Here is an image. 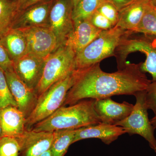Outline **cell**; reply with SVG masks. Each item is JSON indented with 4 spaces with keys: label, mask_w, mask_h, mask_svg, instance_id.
Instances as JSON below:
<instances>
[{
    "label": "cell",
    "mask_w": 156,
    "mask_h": 156,
    "mask_svg": "<svg viewBox=\"0 0 156 156\" xmlns=\"http://www.w3.org/2000/svg\"><path fill=\"white\" fill-rule=\"evenodd\" d=\"M141 63L126 64L114 73L104 72L100 63L77 69L78 76L62 106L86 99H99L116 95H133L147 89L151 81L140 69Z\"/></svg>",
    "instance_id": "cell-1"
},
{
    "label": "cell",
    "mask_w": 156,
    "mask_h": 156,
    "mask_svg": "<svg viewBox=\"0 0 156 156\" xmlns=\"http://www.w3.org/2000/svg\"><path fill=\"white\" fill-rule=\"evenodd\" d=\"M94 102L95 99H84L68 107L62 106L30 130L53 132L65 129L76 130L99 124L101 122L94 109Z\"/></svg>",
    "instance_id": "cell-2"
},
{
    "label": "cell",
    "mask_w": 156,
    "mask_h": 156,
    "mask_svg": "<svg viewBox=\"0 0 156 156\" xmlns=\"http://www.w3.org/2000/svg\"><path fill=\"white\" fill-rule=\"evenodd\" d=\"M135 52L145 54V61L141 63L140 69L143 72L150 74L151 81H156V37L136 34L128 31L115 50L114 56L116 58L118 69L125 67L128 55Z\"/></svg>",
    "instance_id": "cell-3"
},
{
    "label": "cell",
    "mask_w": 156,
    "mask_h": 156,
    "mask_svg": "<svg viewBox=\"0 0 156 156\" xmlns=\"http://www.w3.org/2000/svg\"><path fill=\"white\" fill-rule=\"evenodd\" d=\"M77 76L78 70L76 69L53 84L39 96L35 108L26 119V130H30L35 125L47 119L62 106L68 92L73 86Z\"/></svg>",
    "instance_id": "cell-4"
},
{
    "label": "cell",
    "mask_w": 156,
    "mask_h": 156,
    "mask_svg": "<svg viewBox=\"0 0 156 156\" xmlns=\"http://www.w3.org/2000/svg\"><path fill=\"white\" fill-rule=\"evenodd\" d=\"M127 32L117 27L101 31L88 46L76 54V69L87 68L114 56L115 50Z\"/></svg>",
    "instance_id": "cell-5"
},
{
    "label": "cell",
    "mask_w": 156,
    "mask_h": 156,
    "mask_svg": "<svg viewBox=\"0 0 156 156\" xmlns=\"http://www.w3.org/2000/svg\"><path fill=\"white\" fill-rule=\"evenodd\" d=\"M76 53L67 46H60L46 58L41 81L35 92L39 97L51 86L76 69Z\"/></svg>",
    "instance_id": "cell-6"
},
{
    "label": "cell",
    "mask_w": 156,
    "mask_h": 156,
    "mask_svg": "<svg viewBox=\"0 0 156 156\" xmlns=\"http://www.w3.org/2000/svg\"><path fill=\"white\" fill-rule=\"evenodd\" d=\"M145 90L137 92L134 95L136 103L128 117L115 124L122 127L130 135L138 134L148 142L151 148L156 153V139L154 128L148 116V108L145 103Z\"/></svg>",
    "instance_id": "cell-7"
},
{
    "label": "cell",
    "mask_w": 156,
    "mask_h": 156,
    "mask_svg": "<svg viewBox=\"0 0 156 156\" xmlns=\"http://www.w3.org/2000/svg\"><path fill=\"white\" fill-rule=\"evenodd\" d=\"M73 10L70 0H54L50 10L49 27L56 36L59 47L64 45L73 29Z\"/></svg>",
    "instance_id": "cell-8"
},
{
    "label": "cell",
    "mask_w": 156,
    "mask_h": 156,
    "mask_svg": "<svg viewBox=\"0 0 156 156\" xmlns=\"http://www.w3.org/2000/svg\"><path fill=\"white\" fill-rule=\"evenodd\" d=\"M20 30L26 39L27 53L46 58L59 47L56 36L49 27Z\"/></svg>",
    "instance_id": "cell-9"
},
{
    "label": "cell",
    "mask_w": 156,
    "mask_h": 156,
    "mask_svg": "<svg viewBox=\"0 0 156 156\" xmlns=\"http://www.w3.org/2000/svg\"><path fill=\"white\" fill-rule=\"evenodd\" d=\"M9 90L17 104V108L28 118L35 108L38 97L35 91L23 82L14 69L5 72Z\"/></svg>",
    "instance_id": "cell-10"
},
{
    "label": "cell",
    "mask_w": 156,
    "mask_h": 156,
    "mask_svg": "<svg viewBox=\"0 0 156 156\" xmlns=\"http://www.w3.org/2000/svg\"><path fill=\"white\" fill-rule=\"evenodd\" d=\"M46 58L27 53L14 61V70L19 79L35 91L41 79Z\"/></svg>",
    "instance_id": "cell-11"
},
{
    "label": "cell",
    "mask_w": 156,
    "mask_h": 156,
    "mask_svg": "<svg viewBox=\"0 0 156 156\" xmlns=\"http://www.w3.org/2000/svg\"><path fill=\"white\" fill-rule=\"evenodd\" d=\"M54 1L47 0L17 12L11 29L49 27V15Z\"/></svg>",
    "instance_id": "cell-12"
},
{
    "label": "cell",
    "mask_w": 156,
    "mask_h": 156,
    "mask_svg": "<svg viewBox=\"0 0 156 156\" xmlns=\"http://www.w3.org/2000/svg\"><path fill=\"white\" fill-rule=\"evenodd\" d=\"M54 132L26 130L16 137L19 145V156H40L50 149Z\"/></svg>",
    "instance_id": "cell-13"
},
{
    "label": "cell",
    "mask_w": 156,
    "mask_h": 156,
    "mask_svg": "<svg viewBox=\"0 0 156 156\" xmlns=\"http://www.w3.org/2000/svg\"><path fill=\"white\" fill-rule=\"evenodd\" d=\"M134 105L124 101L115 102L111 97L95 99L94 107L101 122L115 125L128 117L133 110Z\"/></svg>",
    "instance_id": "cell-14"
},
{
    "label": "cell",
    "mask_w": 156,
    "mask_h": 156,
    "mask_svg": "<svg viewBox=\"0 0 156 156\" xmlns=\"http://www.w3.org/2000/svg\"><path fill=\"white\" fill-rule=\"evenodd\" d=\"M126 133L122 127L101 122L76 129L73 143L82 140L94 138L100 139L108 145Z\"/></svg>",
    "instance_id": "cell-15"
},
{
    "label": "cell",
    "mask_w": 156,
    "mask_h": 156,
    "mask_svg": "<svg viewBox=\"0 0 156 156\" xmlns=\"http://www.w3.org/2000/svg\"><path fill=\"white\" fill-rule=\"evenodd\" d=\"M89 20L74 21V28L68 36L65 46L69 47L76 54L80 52L101 32Z\"/></svg>",
    "instance_id": "cell-16"
},
{
    "label": "cell",
    "mask_w": 156,
    "mask_h": 156,
    "mask_svg": "<svg viewBox=\"0 0 156 156\" xmlns=\"http://www.w3.org/2000/svg\"><path fill=\"white\" fill-rule=\"evenodd\" d=\"M151 6L150 0H135L119 11V20L115 27L133 33Z\"/></svg>",
    "instance_id": "cell-17"
},
{
    "label": "cell",
    "mask_w": 156,
    "mask_h": 156,
    "mask_svg": "<svg viewBox=\"0 0 156 156\" xmlns=\"http://www.w3.org/2000/svg\"><path fill=\"white\" fill-rule=\"evenodd\" d=\"M25 117L17 107L9 105L0 108V126L4 136L17 137L26 131Z\"/></svg>",
    "instance_id": "cell-18"
},
{
    "label": "cell",
    "mask_w": 156,
    "mask_h": 156,
    "mask_svg": "<svg viewBox=\"0 0 156 156\" xmlns=\"http://www.w3.org/2000/svg\"><path fill=\"white\" fill-rule=\"evenodd\" d=\"M0 41L13 62L27 54L26 39L20 30L11 29Z\"/></svg>",
    "instance_id": "cell-19"
},
{
    "label": "cell",
    "mask_w": 156,
    "mask_h": 156,
    "mask_svg": "<svg viewBox=\"0 0 156 156\" xmlns=\"http://www.w3.org/2000/svg\"><path fill=\"white\" fill-rule=\"evenodd\" d=\"M50 151L52 156H64L70 146L73 144L76 130L65 129L54 131Z\"/></svg>",
    "instance_id": "cell-20"
},
{
    "label": "cell",
    "mask_w": 156,
    "mask_h": 156,
    "mask_svg": "<svg viewBox=\"0 0 156 156\" xmlns=\"http://www.w3.org/2000/svg\"><path fill=\"white\" fill-rule=\"evenodd\" d=\"M16 14L15 0H0V38L12 28Z\"/></svg>",
    "instance_id": "cell-21"
},
{
    "label": "cell",
    "mask_w": 156,
    "mask_h": 156,
    "mask_svg": "<svg viewBox=\"0 0 156 156\" xmlns=\"http://www.w3.org/2000/svg\"><path fill=\"white\" fill-rule=\"evenodd\" d=\"M106 0H80L73 9V21L89 20L99 6Z\"/></svg>",
    "instance_id": "cell-22"
},
{
    "label": "cell",
    "mask_w": 156,
    "mask_h": 156,
    "mask_svg": "<svg viewBox=\"0 0 156 156\" xmlns=\"http://www.w3.org/2000/svg\"><path fill=\"white\" fill-rule=\"evenodd\" d=\"M132 33L143 34L156 37V11L152 6L146 11L139 24Z\"/></svg>",
    "instance_id": "cell-23"
},
{
    "label": "cell",
    "mask_w": 156,
    "mask_h": 156,
    "mask_svg": "<svg viewBox=\"0 0 156 156\" xmlns=\"http://www.w3.org/2000/svg\"><path fill=\"white\" fill-rule=\"evenodd\" d=\"M9 105L17 107L9 90L5 72L0 67V108Z\"/></svg>",
    "instance_id": "cell-24"
},
{
    "label": "cell",
    "mask_w": 156,
    "mask_h": 156,
    "mask_svg": "<svg viewBox=\"0 0 156 156\" xmlns=\"http://www.w3.org/2000/svg\"><path fill=\"white\" fill-rule=\"evenodd\" d=\"M19 145L16 137L4 136L0 138V156H19Z\"/></svg>",
    "instance_id": "cell-25"
},
{
    "label": "cell",
    "mask_w": 156,
    "mask_h": 156,
    "mask_svg": "<svg viewBox=\"0 0 156 156\" xmlns=\"http://www.w3.org/2000/svg\"><path fill=\"white\" fill-rule=\"evenodd\" d=\"M96 11L107 18L114 27L116 25L119 20V11L108 0H106L102 3Z\"/></svg>",
    "instance_id": "cell-26"
},
{
    "label": "cell",
    "mask_w": 156,
    "mask_h": 156,
    "mask_svg": "<svg viewBox=\"0 0 156 156\" xmlns=\"http://www.w3.org/2000/svg\"><path fill=\"white\" fill-rule=\"evenodd\" d=\"M89 20L94 27L101 30H108L115 27L107 18L97 11L92 14Z\"/></svg>",
    "instance_id": "cell-27"
},
{
    "label": "cell",
    "mask_w": 156,
    "mask_h": 156,
    "mask_svg": "<svg viewBox=\"0 0 156 156\" xmlns=\"http://www.w3.org/2000/svg\"><path fill=\"white\" fill-rule=\"evenodd\" d=\"M145 103L148 109L156 113V81H151L145 90Z\"/></svg>",
    "instance_id": "cell-28"
},
{
    "label": "cell",
    "mask_w": 156,
    "mask_h": 156,
    "mask_svg": "<svg viewBox=\"0 0 156 156\" xmlns=\"http://www.w3.org/2000/svg\"><path fill=\"white\" fill-rule=\"evenodd\" d=\"M14 62L0 41V67L6 72L14 69Z\"/></svg>",
    "instance_id": "cell-29"
},
{
    "label": "cell",
    "mask_w": 156,
    "mask_h": 156,
    "mask_svg": "<svg viewBox=\"0 0 156 156\" xmlns=\"http://www.w3.org/2000/svg\"><path fill=\"white\" fill-rule=\"evenodd\" d=\"M47 0H15V7L17 13L28 7Z\"/></svg>",
    "instance_id": "cell-30"
},
{
    "label": "cell",
    "mask_w": 156,
    "mask_h": 156,
    "mask_svg": "<svg viewBox=\"0 0 156 156\" xmlns=\"http://www.w3.org/2000/svg\"><path fill=\"white\" fill-rule=\"evenodd\" d=\"M108 1L112 3L119 11L128 6L129 4L133 2L135 0H108Z\"/></svg>",
    "instance_id": "cell-31"
},
{
    "label": "cell",
    "mask_w": 156,
    "mask_h": 156,
    "mask_svg": "<svg viewBox=\"0 0 156 156\" xmlns=\"http://www.w3.org/2000/svg\"><path fill=\"white\" fill-rule=\"evenodd\" d=\"M151 124L154 129L156 128V113L155 116L150 120Z\"/></svg>",
    "instance_id": "cell-32"
},
{
    "label": "cell",
    "mask_w": 156,
    "mask_h": 156,
    "mask_svg": "<svg viewBox=\"0 0 156 156\" xmlns=\"http://www.w3.org/2000/svg\"><path fill=\"white\" fill-rule=\"evenodd\" d=\"M80 0H70L71 2L72 5L73 9L76 6V5L77 4V3L79 2V1Z\"/></svg>",
    "instance_id": "cell-33"
},
{
    "label": "cell",
    "mask_w": 156,
    "mask_h": 156,
    "mask_svg": "<svg viewBox=\"0 0 156 156\" xmlns=\"http://www.w3.org/2000/svg\"><path fill=\"white\" fill-rule=\"evenodd\" d=\"M40 156H52L50 150L45 152L44 154H42Z\"/></svg>",
    "instance_id": "cell-34"
},
{
    "label": "cell",
    "mask_w": 156,
    "mask_h": 156,
    "mask_svg": "<svg viewBox=\"0 0 156 156\" xmlns=\"http://www.w3.org/2000/svg\"><path fill=\"white\" fill-rule=\"evenodd\" d=\"M150 1L153 7L156 9V0H150Z\"/></svg>",
    "instance_id": "cell-35"
},
{
    "label": "cell",
    "mask_w": 156,
    "mask_h": 156,
    "mask_svg": "<svg viewBox=\"0 0 156 156\" xmlns=\"http://www.w3.org/2000/svg\"><path fill=\"white\" fill-rule=\"evenodd\" d=\"M3 136H4V135H3L2 130V128H1V126H0V138H2Z\"/></svg>",
    "instance_id": "cell-36"
},
{
    "label": "cell",
    "mask_w": 156,
    "mask_h": 156,
    "mask_svg": "<svg viewBox=\"0 0 156 156\" xmlns=\"http://www.w3.org/2000/svg\"><path fill=\"white\" fill-rule=\"evenodd\" d=\"M154 9H155V10H156V8H154Z\"/></svg>",
    "instance_id": "cell-37"
}]
</instances>
